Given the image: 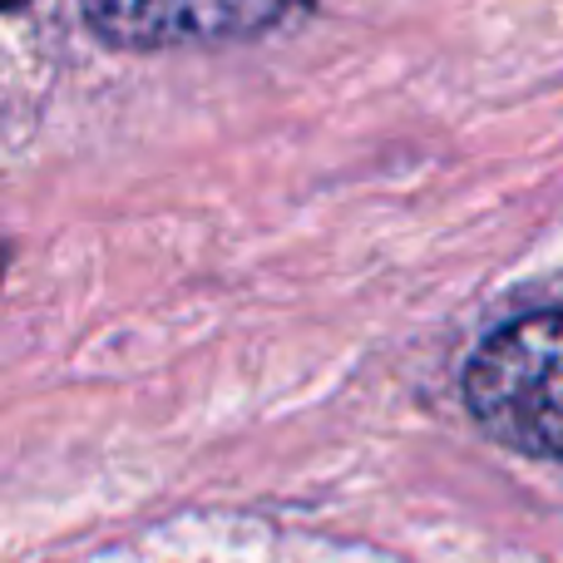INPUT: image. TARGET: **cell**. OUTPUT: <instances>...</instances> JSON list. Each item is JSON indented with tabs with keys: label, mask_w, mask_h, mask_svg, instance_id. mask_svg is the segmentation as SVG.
Masks as SVG:
<instances>
[{
	"label": "cell",
	"mask_w": 563,
	"mask_h": 563,
	"mask_svg": "<svg viewBox=\"0 0 563 563\" xmlns=\"http://www.w3.org/2000/svg\"><path fill=\"white\" fill-rule=\"evenodd\" d=\"M470 416L525 455L563 460V311H534L470 356Z\"/></svg>",
	"instance_id": "cell-1"
},
{
	"label": "cell",
	"mask_w": 563,
	"mask_h": 563,
	"mask_svg": "<svg viewBox=\"0 0 563 563\" xmlns=\"http://www.w3.org/2000/svg\"><path fill=\"white\" fill-rule=\"evenodd\" d=\"M307 5L311 0H85V20L109 45L158 49L257 35Z\"/></svg>",
	"instance_id": "cell-2"
}]
</instances>
